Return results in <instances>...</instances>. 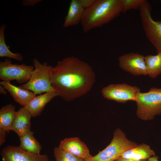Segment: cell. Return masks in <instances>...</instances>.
Segmentation results:
<instances>
[{
  "mask_svg": "<svg viewBox=\"0 0 161 161\" xmlns=\"http://www.w3.org/2000/svg\"><path fill=\"white\" fill-rule=\"evenodd\" d=\"M52 86L59 96L70 101L86 94L95 81L92 67L74 56L57 62L51 71Z\"/></svg>",
  "mask_w": 161,
  "mask_h": 161,
  "instance_id": "obj_1",
  "label": "cell"
},
{
  "mask_svg": "<svg viewBox=\"0 0 161 161\" xmlns=\"http://www.w3.org/2000/svg\"><path fill=\"white\" fill-rule=\"evenodd\" d=\"M122 0H95L85 9L80 21L83 32L100 27L117 17L122 11Z\"/></svg>",
  "mask_w": 161,
  "mask_h": 161,
  "instance_id": "obj_2",
  "label": "cell"
},
{
  "mask_svg": "<svg viewBox=\"0 0 161 161\" xmlns=\"http://www.w3.org/2000/svg\"><path fill=\"white\" fill-rule=\"evenodd\" d=\"M135 101L137 117L144 120L153 119L161 114V88L152 87L147 92H139Z\"/></svg>",
  "mask_w": 161,
  "mask_h": 161,
  "instance_id": "obj_3",
  "label": "cell"
},
{
  "mask_svg": "<svg viewBox=\"0 0 161 161\" xmlns=\"http://www.w3.org/2000/svg\"><path fill=\"white\" fill-rule=\"evenodd\" d=\"M32 62L34 69L29 80L19 87L30 90L36 95L55 91L51 84V71L52 66L48 65L46 62L42 64L36 59H33Z\"/></svg>",
  "mask_w": 161,
  "mask_h": 161,
  "instance_id": "obj_4",
  "label": "cell"
},
{
  "mask_svg": "<svg viewBox=\"0 0 161 161\" xmlns=\"http://www.w3.org/2000/svg\"><path fill=\"white\" fill-rule=\"evenodd\" d=\"M137 145L127 139L119 129H116L110 144L97 154L84 161H114L125 152Z\"/></svg>",
  "mask_w": 161,
  "mask_h": 161,
  "instance_id": "obj_5",
  "label": "cell"
},
{
  "mask_svg": "<svg viewBox=\"0 0 161 161\" xmlns=\"http://www.w3.org/2000/svg\"><path fill=\"white\" fill-rule=\"evenodd\" d=\"M142 25L145 35L155 48L157 53L161 52V21H155L151 15V8L144 0L139 8Z\"/></svg>",
  "mask_w": 161,
  "mask_h": 161,
  "instance_id": "obj_6",
  "label": "cell"
},
{
  "mask_svg": "<svg viewBox=\"0 0 161 161\" xmlns=\"http://www.w3.org/2000/svg\"><path fill=\"white\" fill-rule=\"evenodd\" d=\"M34 69V66L13 64L10 59L6 58L0 62V79L3 81L16 80L19 83H26Z\"/></svg>",
  "mask_w": 161,
  "mask_h": 161,
  "instance_id": "obj_7",
  "label": "cell"
},
{
  "mask_svg": "<svg viewBox=\"0 0 161 161\" xmlns=\"http://www.w3.org/2000/svg\"><path fill=\"white\" fill-rule=\"evenodd\" d=\"M140 91L138 87L126 83L111 84L103 88L101 93L106 99L124 103L129 100L135 101L137 95Z\"/></svg>",
  "mask_w": 161,
  "mask_h": 161,
  "instance_id": "obj_8",
  "label": "cell"
},
{
  "mask_svg": "<svg viewBox=\"0 0 161 161\" xmlns=\"http://www.w3.org/2000/svg\"><path fill=\"white\" fill-rule=\"evenodd\" d=\"M119 66L123 70L134 75H147L145 56L134 52L123 55L118 58Z\"/></svg>",
  "mask_w": 161,
  "mask_h": 161,
  "instance_id": "obj_9",
  "label": "cell"
},
{
  "mask_svg": "<svg viewBox=\"0 0 161 161\" xmlns=\"http://www.w3.org/2000/svg\"><path fill=\"white\" fill-rule=\"evenodd\" d=\"M1 155L2 161H49L47 154L33 153L19 146L8 145L2 149Z\"/></svg>",
  "mask_w": 161,
  "mask_h": 161,
  "instance_id": "obj_10",
  "label": "cell"
},
{
  "mask_svg": "<svg viewBox=\"0 0 161 161\" xmlns=\"http://www.w3.org/2000/svg\"><path fill=\"white\" fill-rule=\"evenodd\" d=\"M58 147L84 161L92 156L86 144L78 137L65 138L61 141Z\"/></svg>",
  "mask_w": 161,
  "mask_h": 161,
  "instance_id": "obj_11",
  "label": "cell"
},
{
  "mask_svg": "<svg viewBox=\"0 0 161 161\" xmlns=\"http://www.w3.org/2000/svg\"><path fill=\"white\" fill-rule=\"evenodd\" d=\"M32 117L30 112L24 107L16 112L12 127V130L20 137L31 131L30 120Z\"/></svg>",
  "mask_w": 161,
  "mask_h": 161,
  "instance_id": "obj_12",
  "label": "cell"
},
{
  "mask_svg": "<svg viewBox=\"0 0 161 161\" xmlns=\"http://www.w3.org/2000/svg\"><path fill=\"white\" fill-rule=\"evenodd\" d=\"M58 96V94L55 91L48 92L35 96L24 107L30 112L32 117H35L40 114L47 103Z\"/></svg>",
  "mask_w": 161,
  "mask_h": 161,
  "instance_id": "obj_13",
  "label": "cell"
},
{
  "mask_svg": "<svg viewBox=\"0 0 161 161\" xmlns=\"http://www.w3.org/2000/svg\"><path fill=\"white\" fill-rule=\"evenodd\" d=\"M10 82L2 81L0 84L9 92L14 100L23 107L26 105L36 96V94L32 92L15 86Z\"/></svg>",
  "mask_w": 161,
  "mask_h": 161,
  "instance_id": "obj_14",
  "label": "cell"
},
{
  "mask_svg": "<svg viewBox=\"0 0 161 161\" xmlns=\"http://www.w3.org/2000/svg\"><path fill=\"white\" fill-rule=\"evenodd\" d=\"M85 9L80 0H72L67 14L64 18V27L74 26L80 23Z\"/></svg>",
  "mask_w": 161,
  "mask_h": 161,
  "instance_id": "obj_15",
  "label": "cell"
},
{
  "mask_svg": "<svg viewBox=\"0 0 161 161\" xmlns=\"http://www.w3.org/2000/svg\"><path fill=\"white\" fill-rule=\"evenodd\" d=\"M155 155L154 151L149 145L143 143L126 151L119 158L139 161L148 160Z\"/></svg>",
  "mask_w": 161,
  "mask_h": 161,
  "instance_id": "obj_16",
  "label": "cell"
},
{
  "mask_svg": "<svg viewBox=\"0 0 161 161\" xmlns=\"http://www.w3.org/2000/svg\"><path fill=\"white\" fill-rule=\"evenodd\" d=\"M16 111L15 106L12 104H7L0 109V129L7 132L12 130V127Z\"/></svg>",
  "mask_w": 161,
  "mask_h": 161,
  "instance_id": "obj_17",
  "label": "cell"
},
{
  "mask_svg": "<svg viewBox=\"0 0 161 161\" xmlns=\"http://www.w3.org/2000/svg\"><path fill=\"white\" fill-rule=\"evenodd\" d=\"M19 146L22 149L30 152L40 154L41 149V145L33 135V132L31 131L19 137Z\"/></svg>",
  "mask_w": 161,
  "mask_h": 161,
  "instance_id": "obj_18",
  "label": "cell"
},
{
  "mask_svg": "<svg viewBox=\"0 0 161 161\" xmlns=\"http://www.w3.org/2000/svg\"><path fill=\"white\" fill-rule=\"evenodd\" d=\"M147 75L151 78L161 74V52L155 55L145 56Z\"/></svg>",
  "mask_w": 161,
  "mask_h": 161,
  "instance_id": "obj_19",
  "label": "cell"
},
{
  "mask_svg": "<svg viewBox=\"0 0 161 161\" xmlns=\"http://www.w3.org/2000/svg\"><path fill=\"white\" fill-rule=\"evenodd\" d=\"M6 27V25L3 24L0 27V57H7L21 61L23 59L22 55L19 53H12L5 43L4 32Z\"/></svg>",
  "mask_w": 161,
  "mask_h": 161,
  "instance_id": "obj_20",
  "label": "cell"
},
{
  "mask_svg": "<svg viewBox=\"0 0 161 161\" xmlns=\"http://www.w3.org/2000/svg\"><path fill=\"white\" fill-rule=\"evenodd\" d=\"M56 161H84L72 154L56 147L54 149Z\"/></svg>",
  "mask_w": 161,
  "mask_h": 161,
  "instance_id": "obj_21",
  "label": "cell"
},
{
  "mask_svg": "<svg viewBox=\"0 0 161 161\" xmlns=\"http://www.w3.org/2000/svg\"><path fill=\"white\" fill-rule=\"evenodd\" d=\"M144 0H122V11L123 13L131 9H139Z\"/></svg>",
  "mask_w": 161,
  "mask_h": 161,
  "instance_id": "obj_22",
  "label": "cell"
},
{
  "mask_svg": "<svg viewBox=\"0 0 161 161\" xmlns=\"http://www.w3.org/2000/svg\"><path fill=\"white\" fill-rule=\"evenodd\" d=\"M95 0H80L82 7L85 9L87 8L94 3Z\"/></svg>",
  "mask_w": 161,
  "mask_h": 161,
  "instance_id": "obj_23",
  "label": "cell"
},
{
  "mask_svg": "<svg viewBox=\"0 0 161 161\" xmlns=\"http://www.w3.org/2000/svg\"><path fill=\"white\" fill-rule=\"evenodd\" d=\"M6 131L0 129V145L1 146L5 141Z\"/></svg>",
  "mask_w": 161,
  "mask_h": 161,
  "instance_id": "obj_24",
  "label": "cell"
},
{
  "mask_svg": "<svg viewBox=\"0 0 161 161\" xmlns=\"http://www.w3.org/2000/svg\"><path fill=\"white\" fill-rule=\"evenodd\" d=\"M114 161H148V160H134L130 159H126L121 158H119L117 159Z\"/></svg>",
  "mask_w": 161,
  "mask_h": 161,
  "instance_id": "obj_25",
  "label": "cell"
},
{
  "mask_svg": "<svg viewBox=\"0 0 161 161\" xmlns=\"http://www.w3.org/2000/svg\"><path fill=\"white\" fill-rule=\"evenodd\" d=\"M5 89V88L3 86L1 85H0V92L1 94L6 95L7 92Z\"/></svg>",
  "mask_w": 161,
  "mask_h": 161,
  "instance_id": "obj_26",
  "label": "cell"
},
{
  "mask_svg": "<svg viewBox=\"0 0 161 161\" xmlns=\"http://www.w3.org/2000/svg\"><path fill=\"white\" fill-rule=\"evenodd\" d=\"M148 161H160L158 160V158L157 156H154L148 159Z\"/></svg>",
  "mask_w": 161,
  "mask_h": 161,
  "instance_id": "obj_27",
  "label": "cell"
},
{
  "mask_svg": "<svg viewBox=\"0 0 161 161\" xmlns=\"http://www.w3.org/2000/svg\"><path fill=\"white\" fill-rule=\"evenodd\" d=\"M54 161L52 160V161Z\"/></svg>",
  "mask_w": 161,
  "mask_h": 161,
  "instance_id": "obj_28",
  "label": "cell"
}]
</instances>
